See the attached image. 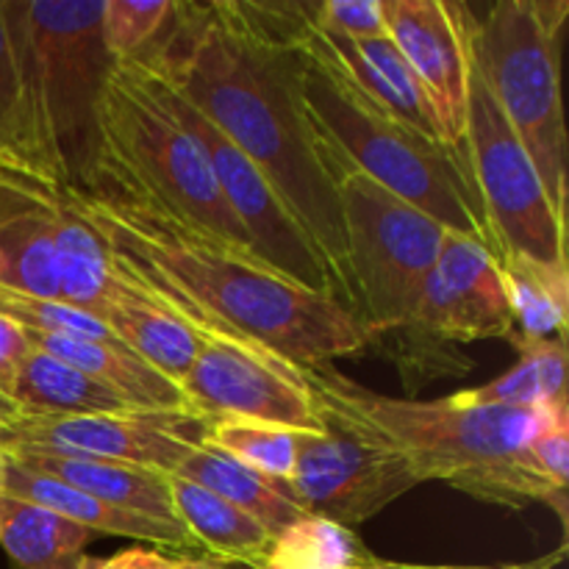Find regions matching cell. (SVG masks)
Listing matches in <instances>:
<instances>
[{
    "label": "cell",
    "instance_id": "cell-1",
    "mask_svg": "<svg viewBox=\"0 0 569 569\" xmlns=\"http://www.w3.org/2000/svg\"><path fill=\"white\" fill-rule=\"evenodd\" d=\"M315 3L176 0L164 31L137 61L170 81L259 167L315 244L333 298L356 317L339 194L298 83V37Z\"/></svg>",
    "mask_w": 569,
    "mask_h": 569
},
{
    "label": "cell",
    "instance_id": "cell-2",
    "mask_svg": "<svg viewBox=\"0 0 569 569\" xmlns=\"http://www.w3.org/2000/svg\"><path fill=\"white\" fill-rule=\"evenodd\" d=\"M61 194L100 233L120 278L200 337L261 345L298 367L367 348L365 326L345 306L289 281L250 250L111 183Z\"/></svg>",
    "mask_w": 569,
    "mask_h": 569
},
{
    "label": "cell",
    "instance_id": "cell-3",
    "mask_svg": "<svg viewBox=\"0 0 569 569\" xmlns=\"http://www.w3.org/2000/svg\"><path fill=\"white\" fill-rule=\"evenodd\" d=\"M303 378L320 403L403 456L420 483H448L478 503L509 511L545 503L567 526V489L539 476L528 456L550 406H472L459 395L439 400L389 398L350 381L331 365L303 367Z\"/></svg>",
    "mask_w": 569,
    "mask_h": 569
},
{
    "label": "cell",
    "instance_id": "cell-4",
    "mask_svg": "<svg viewBox=\"0 0 569 569\" xmlns=\"http://www.w3.org/2000/svg\"><path fill=\"white\" fill-rule=\"evenodd\" d=\"M22 87L31 178L87 192L98 183L100 103L111 59L103 0H0Z\"/></svg>",
    "mask_w": 569,
    "mask_h": 569
},
{
    "label": "cell",
    "instance_id": "cell-5",
    "mask_svg": "<svg viewBox=\"0 0 569 569\" xmlns=\"http://www.w3.org/2000/svg\"><path fill=\"white\" fill-rule=\"evenodd\" d=\"M298 83L322 148L439 226L481 239L498 259L470 159L372 103L331 59L315 11L298 37Z\"/></svg>",
    "mask_w": 569,
    "mask_h": 569
},
{
    "label": "cell",
    "instance_id": "cell-6",
    "mask_svg": "<svg viewBox=\"0 0 569 569\" xmlns=\"http://www.w3.org/2000/svg\"><path fill=\"white\" fill-rule=\"evenodd\" d=\"M567 0H498L472 14V67L531 156L550 206L567 222V126L561 39Z\"/></svg>",
    "mask_w": 569,
    "mask_h": 569
},
{
    "label": "cell",
    "instance_id": "cell-7",
    "mask_svg": "<svg viewBox=\"0 0 569 569\" xmlns=\"http://www.w3.org/2000/svg\"><path fill=\"white\" fill-rule=\"evenodd\" d=\"M98 183L139 194L209 237L256 253L198 142L144 89L131 61H114L106 78Z\"/></svg>",
    "mask_w": 569,
    "mask_h": 569
},
{
    "label": "cell",
    "instance_id": "cell-8",
    "mask_svg": "<svg viewBox=\"0 0 569 569\" xmlns=\"http://www.w3.org/2000/svg\"><path fill=\"white\" fill-rule=\"evenodd\" d=\"M342 211L356 317L372 337L406 326L448 228L322 148Z\"/></svg>",
    "mask_w": 569,
    "mask_h": 569
},
{
    "label": "cell",
    "instance_id": "cell-9",
    "mask_svg": "<svg viewBox=\"0 0 569 569\" xmlns=\"http://www.w3.org/2000/svg\"><path fill=\"white\" fill-rule=\"evenodd\" d=\"M131 61L133 70H137L139 81L144 83L150 94L159 100L161 109L189 133V137L198 142L200 153H203L206 164H209L211 176H214L217 189H220L222 200L228 203V209L233 211V217L239 220L242 231L248 233L250 244H253L256 256L261 261L278 270L281 276H287L289 281L300 283V287L311 289V292H320L333 298L331 278H328L326 264L317 256L315 244L309 242L303 231L298 228V222L292 220L283 203L278 200V194L272 192V187L267 183V178L261 176L259 167L198 109V106L189 103L170 81L159 76V72L150 70L148 64L137 59ZM337 300V298H333ZM339 303V300H337ZM342 306V303H339Z\"/></svg>",
    "mask_w": 569,
    "mask_h": 569
},
{
    "label": "cell",
    "instance_id": "cell-10",
    "mask_svg": "<svg viewBox=\"0 0 569 569\" xmlns=\"http://www.w3.org/2000/svg\"><path fill=\"white\" fill-rule=\"evenodd\" d=\"M467 156L498 259L515 253L545 264H567V222L550 206L531 156L476 67L467 100Z\"/></svg>",
    "mask_w": 569,
    "mask_h": 569
},
{
    "label": "cell",
    "instance_id": "cell-11",
    "mask_svg": "<svg viewBox=\"0 0 569 569\" xmlns=\"http://www.w3.org/2000/svg\"><path fill=\"white\" fill-rule=\"evenodd\" d=\"M322 431L298 433L287 495L306 515L353 531L420 487L409 461L331 406L320 403Z\"/></svg>",
    "mask_w": 569,
    "mask_h": 569
},
{
    "label": "cell",
    "instance_id": "cell-12",
    "mask_svg": "<svg viewBox=\"0 0 569 569\" xmlns=\"http://www.w3.org/2000/svg\"><path fill=\"white\" fill-rule=\"evenodd\" d=\"M181 389L203 420L239 417L289 431H322L320 406L306 383L303 367L261 345L203 337Z\"/></svg>",
    "mask_w": 569,
    "mask_h": 569
},
{
    "label": "cell",
    "instance_id": "cell-13",
    "mask_svg": "<svg viewBox=\"0 0 569 569\" xmlns=\"http://www.w3.org/2000/svg\"><path fill=\"white\" fill-rule=\"evenodd\" d=\"M383 26L420 81L442 144L467 156L472 9L453 0H381Z\"/></svg>",
    "mask_w": 569,
    "mask_h": 569
},
{
    "label": "cell",
    "instance_id": "cell-14",
    "mask_svg": "<svg viewBox=\"0 0 569 569\" xmlns=\"http://www.w3.org/2000/svg\"><path fill=\"white\" fill-rule=\"evenodd\" d=\"M203 420L164 411H117L89 417L22 415L0 433V448H31L48 453L89 456L142 465L170 476L189 453Z\"/></svg>",
    "mask_w": 569,
    "mask_h": 569
},
{
    "label": "cell",
    "instance_id": "cell-15",
    "mask_svg": "<svg viewBox=\"0 0 569 569\" xmlns=\"http://www.w3.org/2000/svg\"><path fill=\"white\" fill-rule=\"evenodd\" d=\"M406 326L450 345L509 337L515 322L492 250L481 239L448 228Z\"/></svg>",
    "mask_w": 569,
    "mask_h": 569
},
{
    "label": "cell",
    "instance_id": "cell-16",
    "mask_svg": "<svg viewBox=\"0 0 569 569\" xmlns=\"http://www.w3.org/2000/svg\"><path fill=\"white\" fill-rule=\"evenodd\" d=\"M0 287L31 298L61 300L48 183L3 167H0Z\"/></svg>",
    "mask_w": 569,
    "mask_h": 569
},
{
    "label": "cell",
    "instance_id": "cell-17",
    "mask_svg": "<svg viewBox=\"0 0 569 569\" xmlns=\"http://www.w3.org/2000/svg\"><path fill=\"white\" fill-rule=\"evenodd\" d=\"M3 492L42 506V509L64 517L67 522L94 533V537L137 539L148 548L167 550V553H200L183 526H170V522L153 520V517L137 515V511L114 509V506L103 503V500L92 498V495L81 492L70 483L56 481L44 472L28 470V467L14 465V461H9V467H6Z\"/></svg>",
    "mask_w": 569,
    "mask_h": 569
},
{
    "label": "cell",
    "instance_id": "cell-18",
    "mask_svg": "<svg viewBox=\"0 0 569 569\" xmlns=\"http://www.w3.org/2000/svg\"><path fill=\"white\" fill-rule=\"evenodd\" d=\"M6 459L28 470L44 472V476L64 481L103 503L122 511H137V515L153 517V520L181 526L172 511L170 478L167 472L150 470L142 465H128V461L111 459H89V456H67L48 453V450L31 448H0Z\"/></svg>",
    "mask_w": 569,
    "mask_h": 569
},
{
    "label": "cell",
    "instance_id": "cell-19",
    "mask_svg": "<svg viewBox=\"0 0 569 569\" xmlns=\"http://www.w3.org/2000/svg\"><path fill=\"white\" fill-rule=\"evenodd\" d=\"M28 339L42 353L87 372L89 378H94L106 389L120 395L133 409L198 417L192 406H189L183 389L172 383L167 376H161L159 370H153L148 361L139 359L120 339L89 342V339L39 337V333H28ZM198 420H203V417H198Z\"/></svg>",
    "mask_w": 569,
    "mask_h": 569
},
{
    "label": "cell",
    "instance_id": "cell-20",
    "mask_svg": "<svg viewBox=\"0 0 569 569\" xmlns=\"http://www.w3.org/2000/svg\"><path fill=\"white\" fill-rule=\"evenodd\" d=\"M320 31V28H317ZM322 44L337 61L339 70L383 111L395 114L426 137L439 139L437 122H433L428 100L422 94L420 81L415 78L411 67L406 64L398 44L387 37L378 39H342L320 31ZM448 148V144H445Z\"/></svg>",
    "mask_w": 569,
    "mask_h": 569
},
{
    "label": "cell",
    "instance_id": "cell-21",
    "mask_svg": "<svg viewBox=\"0 0 569 569\" xmlns=\"http://www.w3.org/2000/svg\"><path fill=\"white\" fill-rule=\"evenodd\" d=\"M50 189L53 242L59 256L61 300L106 322L114 303L128 295V283L117 276L114 259L100 233L67 203L61 189Z\"/></svg>",
    "mask_w": 569,
    "mask_h": 569
},
{
    "label": "cell",
    "instance_id": "cell-22",
    "mask_svg": "<svg viewBox=\"0 0 569 569\" xmlns=\"http://www.w3.org/2000/svg\"><path fill=\"white\" fill-rule=\"evenodd\" d=\"M170 478L172 511L178 522L187 528L194 548L203 550L206 559L222 567L259 569L270 550L272 537L237 506L226 503L211 495L209 489L187 481V478Z\"/></svg>",
    "mask_w": 569,
    "mask_h": 569
},
{
    "label": "cell",
    "instance_id": "cell-23",
    "mask_svg": "<svg viewBox=\"0 0 569 569\" xmlns=\"http://www.w3.org/2000/svg\"><path fill=\"white\" fill-rule=\"evenodd\" d=\"M170 476L187 478L198 487L209 489L211 495L222 498L226 503L237 506L248 517H253L270 537H278L287 531L292 522H298L306 515L298 503L289 500L281 483H272L267 478L256 476L248 467L237 465L228 456L194 442L189 453L183 456L181 465Z\"/></svg>",
    "mask_w": 569,
    "mask_h": 569
},
{
    "label": "cell",
    "instance_id": "cell-24",
    "mask_svg": "<svg viewBox=\"0 0 569 569\" xmlns=\"http://www.w3.org/2000/svg\"><path fill=\"white\" fill-rule=\"evenodd\" d=\"M106 326L128 350H133L139 359L148 361L153 370H159L178 387L192 370L200 353V342H203V337L194 328H189L170 311L150 303L131 283H128L126 298L117 300L111 315L106 317Z\"/></svg>",
    "mask_w": 569,
    "mask_h": 569
},
{
    "label": "cell",
    "instance_id": "cell-25",
    "mask_svg": "<svg viewBox=\"0 0 569 569\" xmlns=\"http://www.w3.org/2000/svg\"><path fill=\"white\" fill-rule=\"evenodd\" d=\"M511 311L509 342H545L567 337L569 267L545 264L528 256L503 253L498 259Z\"/></svg>",
    "mask_w": 569,
    "mask_h": 569
},
{
    "label": "cell",
    "instance_id": "cell-26",
    "mask_svg": "<svg viewBox=\"0 0 569 569\" xmlns=\"http://www.w3.org/2000/svg\"><path fill=\"white\" fill-rule=\"evenodd\" d=\"M94 539L42 506L0 492V548L11 569H78Z\"/></svg>",
    "mask_w": 569,
    "mask_h": 569
},
{
    "label": "cell",
    "instance_id": "cell-27",
    "mask_svg": "<svg viewBox=\"0 0 569 569\" xmlns=\"http://www.w3.org/2000/svg\"><path fill=\"white\" fill-rule=\"evenodd\" d=\"M11 400L22 415L33 417H89L117 415V411H139L131 403L106 389L87 372L53 359L33 348L17 376Z\"/></svg>",
    "mask_w": 569,
    "mask_h": 569
},
{
    "label": "cell",
    "instance_id": "cell-28",
    "mask_svg": "<svg viewBox=\"0 0 569 569\" xmlns=\"http://www.w3.org/2000/svg\"><path fill=\"white\" fill-rule=\"evenodd\" d=\"M520 350V361L483 387L456 392L472 406H509V409H539L567 400V337L545 342H511Z\"/></svg>",
    "mask_w": 569,
    "mask_h": 569
},
{
    "label": "cell",
    "instance_id": "cell-29",
    "mask_svg": "<svg viewBox=\"0 0 569 569\" xmlns=\"http://www.w3.org/2000/svg\"><path fill=\"white\" fill-rule=\"evenodd\" d=\"M298 433L300 431H289V428L272 426V422L211 417L200 426L198 442L248 467L267 481L281 483L287 492V483L295 470V456H298Z\"/></svg>",
    "mask_w": 569,
    "mask_h": 569
},
{
    "label": "cell",
    "instance_id": "cell-30",
    "mask_svg": "<svg viewBox=\"0 0 569 569\" xmlns=\"http://www.w3.org/2000/svg\"><path fill=\"white\" fill-rule=\"evenodd\" d=\"M370 550L339 522L303 515L298 522L272 537L259 569H350Z\"/></svg>",
    "mask_w": 569,
    "mask_h": 569
},
{
    "label": "cell",
    "instance_id": "cell-31",
    "mask_svg": "<svg viewBox=\"0 0 569 569\" xmlns=\"http://www.w3.org/2000/svg\"><path fill=\"white\" fill-rule=\"evenodd\" d=\"M370 345H381L383 353L398 365L403 387L409 392H417L431 381H442V376H456V372H465L472 367L461 365L459 345L442 342V339L420 331L417 326H400L378 333L370 339Z\"/></svg>",
    "mask_w": 569,
    "mask_h": 569
},
{
    "label": "cell",
    "instance_id": "cell-32",
    "mask_svg": "<svg viewBox=\"0 0 569 569\" xmlns=\"http://www.w3.org/2000/svg\"><path fill=\"white\" fill-rule=\"evenodd\" d=\"M0 315L14 320L26 333H39V337L89 339V342L117 339L106 322L76 306L61 303V300L31 298V295L6 287H0Z\"/></svg>",
    "mask_w": 569,
    "mask_h": 569
},
{
    "label": "cell",
    "instance_id": "cell-33",
    "mask_svg": "<svg viewBox=\"0 0 569 569\" xmlns=\"http://www.w3.org/2000/svg\"><path fill=\"white\" fill-rule=\"evenodd\" d=\"M176 0H103V42L111 59H137L164 31Z\"/></svg>",
    "mask_w": 569,
    "mask_h": 569
},
{
    "label": "cell",
    "instance_id": "cell-34",
    "mask_svg": "<svg viewBox=\"0 0 569 569\" xmlns=\"http://www.w3.org/2000/svg\"><path fill=\"white\" fill-rule=\"evenodd\" d=\"M0 167L31 176L26 153V128H22V87L17 70L14 44L0 6Z\"/></svg>",
    "mask_w": 569,
    "mask_h": 569
},
{
    "label": "cell",
    "instance_id": "cell-35",
    "mask_svg": "<svg viewBox=\"0 0 569 569\" xmlns=\"http://www.w3.org/2000/svg\"><path fill=\"white\" fill-rule=\"evenodd\" d=\"M315 26L342 39L387 37L381 0H322L315 3Z\"/></svg>",
    "mask_w": 569,
    "mask_h": 569
},
{
    "label": "cell",
    "instance_id": "cell-36",
    "mask_svg": "<svg viewBox=\"0 0 569 569\" xmlns=\"http://www.w3.org/2000/svg\"><path fill=\"white\" fill-rule=\"evenodd\" d=\"M533 467L539 476L548 478L553 487L567 489L569 483V406H550L548 420L539 428L537 437L528 445Z\"/></svg>",
    "mask_w": 569,
    "mask_h": 569
},
{
    "label": "cell",
    "instance_id": "cell-37",
    "mask_svg": "<svg viewBox=\"0 0 569 569\" xmlns=\"http://www.w3.org/2000/svg\"><path fill=\"white\" fill-rule=\"evenodd\" d=\"M78 569H228L217 561L206 559V556H172L159 548H126L117 553L106 556V559H92L83 556Z\"/></svg>",
    "mask_w": 569,
    "mask_h": 569
},
{
    "label": "cell",
    "instance_id": "cell-38",
    "mask_svg": "<svg viewBox=\"0 0 569 569\" xmlns=\"http://www.w3.org/2000/svg\"><path fill=\"white\" fill-rule=\"evenodd\" d=\"M31 350L33 345L28 333L14 320L0 315V392L9 395V398Z\"/></svg>",
    "mask_w": 569,
    "mask_h": 569
},
{
    "label": "cell",
    "instance_id": "cell-39",
    "mask_svg": "<svg viewBox=\"0 0 569 569\" xmlns=\"http://www.w3.org/2000/svg\"><path fill=\"white\" fill-rule=\"evenodd\" d=\"M561 556L565 548H559L556 553L545 556V559L528 561V565H503V567H456V565H403V561H383L378 556L367 553L365 559L350 569H556L561 565Z\"/></svg>",
    "mask_w": 569,
    "mask_h": 569
},
{
    "label": "cell",
    "instance_id": "cell-40",
    "mask_svg": "<svg viewBox=\"0 0 569 569\" xmlns=\"http://www.w3.org/2000/svg\"><path fill=\"white\" fill-rule=\"evenodd\" d=\"M20 417H22L20 406H17L14 400L9 398V395L0 392V433L9 431V428L14 426V422L20 420Z\"/></svg>",
    "mask_w": 569,
    "mask_h": 569
},
{
    "label": "cell",
    "instance_id": "cell-41",
    "mask_svg": "<svg viewBox=\"0 0 569 569\" xmlns=\"http://www.w3.org/2000/svg\"><path fill=\"white\" fill-rule=\"evenodd\" d=\"M6 467H9V459H6V453L0 450V492H3L6 487Z\"/></svg>",
    "mask_w": 569,
    "mask_h": 569
},
{
    "label": "cell",
    "instance_id": "cell-42",
    "mask_svg": "<svg viewBox=\"0 0 569 569\" xmlns=\"http://www.w3.org/2000/svg\"><path fill=\"white\" fill-rule=\"evenodd\" d=\"M228 569H231V567H228Z\"/></svg>",
    "mask_w": 569,
    "mask_h": 569
}]
</instances>
